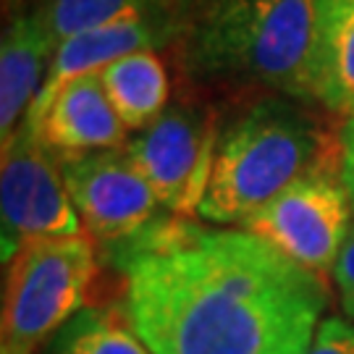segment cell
Wrapping results in <instances>:
<instances>
[{
  "mask_svg": "<svg viewBox=\"0 0 354 354\" xmlns=\"http://www.w3.org/2000/svg\"><path fill=\"white\" fill-rule=\"evenodd\" d=\"M124 315L152 354H307L323 276L244 228L160 223L124 250Z\"/></svg>",
  "mask_w": 354,
  "mask_h": 354,
  "instance_id": "cell-1",
  "label": "cell"
},
{
  "mask_svg": "<svg viewBox=\"0 0 354 354\" xmlns=\"http://www.w3.org/2000/svg\"><path fill=\"white\" fill-rule=\"evenodd\" d=\"M102 89L118 118L129 131L150 127L168 111V74L155 50H137L105 66L100 74Z\"/></svg>",
  "mask_w": 354,
  "mask_h": 354,
  "instance_id": "cell-13",
  "label": "cell"
},
{
  "mask_svg": "<svg viewBox=\"0 0 354 354\" xmlns=\"http://www.w3.org/2000/svg\"><path fill=\"white\" fill-rule=\"evenodd\" d=\"M24 124L50 147L61 163L89 152L118 150L129 142L124 121L111 105L97 74L79 76L48 100L32 102Z\"/></svg>",
  "mask_w": 354,
  "mask_h": 354,
  "instance_id": "cell-9",
  "label": "cell"
},
{
  "mask_svg": "<svg viewBox=\"0 0 354 354\" xmlns=\"http://www.w3.org/2000/svg\"><path fill=\"white\" fill-rule=\"evenodd\" d=\"M333 281H336V289H339V297H342L344 313L354 320V228L346 244H344L339 260H336Z\"/></svg>",
  "mask_w": 354,
  "mask_h": 354,
  "instance_id": "cell-17",
  "label": "cell"
},
{
  "mask_svg": "<svg viewBox=\"0 0 354 354\" xmlns=\"http://www.w3.org/2000/svg\"><path fill=\"white\" fill-rule=\"evenodd\" d=\"M42 354H152L127 315L105 307L79 310Z\"/></svg>",
  "mask_w": 354,
  "mask_h": 354,
  "instance_id": "cell-15",
  "label": "cell"
},
{
  "mask_svg": "<svg viewBox=\"0 0 354 354\" xmlns=\"http://www.w3.org/2000/svg\"><path fill=\"white\" fill-rule=\"evenodd\" d=\"M307 354H354V320L326 317Z\"/></svg>",
  "mask_w": 354,
  "mask_h": 354,
  "instance_id": "cell-16",
  "label": "cell"
},
{
  "mask_svg": "<svg viewBox=\"0 0 354 354\" xmlns=\"http://www.w3.org/2000/svg\"><path fill=\"white\" fill-rule=\"evenodd\" d=\"M64 178L89 239L129 244L155 226L160 203L127 147L66 160Z\"/></svg>",
  "mask_w": 354,
  "mask_h": 354,
  "instance_id": "cell-8",
  "label": "cell"
},
{
  "mask_svg": "<svg viewBox=\"0 0 354 354\" xmlns=\"http://www.w3.org/2000/svg\"><path fill=\"white\" fill-rule=\"evenodd\" d=\"M163 21H129V24L105 26L66 39L55 48L50 71L42 82L37 100H48L58 87L74 82L79 76L100 74L105 66L137 50H155L163 42Z\"/></svg>",
  "mask_w": 354,
  "mask_h": 354,
  "instance_id": "cell-12",
  "label": "cell"
},
{
  "mask_svg": "<svg viewBox=\"0 0 354 354\" xmlns=\"http://www.w3.org/2000/svg\"><path fill=\"white\" fill-rule=\"evenodd\" d=\"M0 241L3 263L32 239L84 234L64 178V163L21 124L0 152Z\"/></svg>",
  "mask_w": 354,
  "mask_h": 354,
  "instance_id": "cell-5",
  "label": "cell"
},
{
  "mask_svg": "<svg viewBox=\"0 0 354 354\" xmlns=\"http://www.w3.org/2000/svg\"><path fill=\"white\" fill-rule=\"evenodd\" d=\"M339 178H342L354 210V113L346 118L342 129V140H339Z\"/></svg>",
  "mask_w": 354,
  "mask_h": 354,
  "instance_id": "cell-18",
  "label": "cell"
},
{
  "mask_svg": "<svg viewBox=\"0 0 354 354\" xmlns=\"http://www.w3.org/2000/svg\"><path fill=\"white\" fill-rule=\"evenodd\" d=\"M352 218V203L339 171L330 174L320 165L263 205L239 228L260 236L307 270L323 276L333 273L354 228Z\"/></svg>",
  "mask_w": 354,
  "mask_h": 354,
  "instance_id": "cell-6",
  "label": "cell"
},
{
  "mask_svg": "<svg viewBox=\"0 0 354 354\" xmlns=\"http://www.w3.org/2000/svg\"><path fill=\"white\" fill-rule=\"evenodd\" d=\"M55 42L39 13L16 16L0 39V140L6 142L24 124L42 82L50 71Z\"/></svg>",
  "mask_w": 354,
  "mask_h": 354,
  "instance_id": "cell-10",
  "label": "cell"
},
{
  "mask_svg": "<svg viewBox=\"0 0 354 354\" xmlns=\"http://www.w3.org/2000/svg\"><path fill=\"white\" fill-rule=\"evenodd\" d=\"M320 160L323 137L297 105L260 102L221 131L197 215L218 226H241L297 178L320 168Z\"/></svg>",
  "mask_w": 354,
  "mask_h": 354,
  "instance_id": "cell-3",
  "label": "cell"
},
{
  "mask_svg": "<svg viewBox=\"0 0 354 354\" xmlns=\"http://www.w3.org/2000/svg\"><path fill=\"white\" fill-rule=\"evenodd\" d=\"M97 270L87 234L32 239L6 260L0 354H37L84 310Z\"/></svg>",
  "mask_w": 354,
  "mask_h": 354,
  "instance_id": "cell-4",
  "label": "cell"
},
{
  "mask_svg": "<svg viewBox=\"0 0 354 354\" xmlns=\"http://www.w3.org/2000/svg\"><path fill=\"white\" fill-rule=\"evenodd\" d=\"M218 137V124L207 111L176 105L150 127L140 129L124 147L147 178L160 207L187 218L200 213L213 176Z\"/></svg>",
  "mask_w": 354,
  "mask_h": 354,
  "instance_id": "cell-7",
  "label": "cell"
},
{
  "mask_svg": "<svg viewBox=\"0 0 354 354\" xmlns=\"http://www.w3.org/2000/svg\"><path fill=\"white\" fill-rule=\"evenodd\" d=\"M317 0H194L184 32L192 71L313 100Z\"/></svg>",
  "mask_w": 354,
  "mask_h": 354,
  "instance_id": "cell-2",
  "label": "cell"
},
{
  "mask_svg": "<svg viewBox=\"0 0 354 354\" xmlns=\"http://www.w3.org/2000/svg\"><path fill=\"white\" fill-rule=\"evenodd\" d=\"M163 8L165 0H42L37 13L58 48L76 35L105 26L163 21Z\"/></svg>",
  "mask_w": 354,
  "mask_h": 354,
  "instance_id": "cell-14",
  "label": "cell"
},
{
  "mask_svg": "<svg viewBox=\"0 0 354 354\" xmlns=\"http://www.w3.org/2000/svg\"><path fill=\"white\" fill-rule=\"evenodd\" d=\"M310 76L313 100L344 118L354 113V0H317Z\"/></svg>",
  "mask_w": 354,
  "mask_h": 354,
  "instance_id": "cell-11",
  "label": "cell"
}]
</instances>
